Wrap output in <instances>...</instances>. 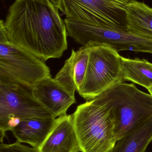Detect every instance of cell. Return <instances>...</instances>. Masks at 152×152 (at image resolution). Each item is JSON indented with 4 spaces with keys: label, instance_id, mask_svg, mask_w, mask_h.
<instances>
[{
    "label": "cell",
    "instance_id": "cell-1",
    "mask_svg": "<svg viewBox=\"0 0 152 152\" xmlns=\"http://www.w3.org/2000/svg\"><path fill=\"white\" fill-rule=\"evenodd\" d=\"M50 0H15L4 21L9 40L46 62L68 49V32Z\"/></svg>",
    "mask_w": 152,
    "mask_h": 152
},
{
    "label": "cell",
    "instance_id": "cell-2",
    "mask_svg": "<svg viewBox=\"0 0 152 152\" xmlns=\"http://www.w3.org/2000/svg\"><path fill=\"white\" fill-rule=\"evenodd\" d=\"M81 152H109L117 140L111 106L101 95L78 105L72 114Z\"/></svg>",
    "mask_w": 152,
    "mask_h": 152
},
{
    "label": "cell",
    "instance_id": "cell-3",
    "mask_svg": "<svg viewBox=\"0 0 152 152\" xmlns=\"http://www.w3.org/2000/svg\"><path fill=\"white\" fill-rule=\"evenodd\" d=\"M111 106L117 140L152 118V96L134 84L121 82L101 94Z\"/></svg>",
    "mask_w": 152,
    "mask_h": 152
},
{
    "label": "cell",
    "instance_id": "cell-4",
    "mask_svg": "<svg viewBox=\"0 0 152 152\" xmlns=\"http://www.w3.org/2000/svg\"><path fill=\"white\" fill-rule=\"evenodd\" d=\"M90 50L87 69L78 93L89 101L97 97L116 84L124 82L121 56L111 46L103 44H88Z\"/></svg>",
    "mask_w": 152,
    "mask_h": 152
},
{
    "label": "cell",
    "instance_id": "cell-5",
    "mask_svg": "<svg viewBox=\"0 0 152 152\" xmlns=\"http://www.w3.org/2000/svg\"><path fill=\"white\" fill-rule=\"evenodd\" d=\"M124 0H58L66 18L101 27L127 30Z\"/></svg>",
    "mask_w": 152,
    "mask_h": 152
},
{
    "label": "cell",
    "instance_id": "cell-6",
    "mask_svg": "<svg viewBox=\"0 0 152 152\" xmlns=\"http://www.w3.org/2000/svg\"><path fill=\"white\" fill-rule=\"evenodd\" d=\"M0 76L31 86L51 77L45 62L9 40L3 20L0 21Z\"/></svg>",
    "mask_w": 152,
    "mask_h": 152
},
{
    "label": "cell",
    "instance_id": "cell-7",
    "mask_svg": "<svg viewBox=\"0 0 152 152\" xmlns=\"http://www.w3.org/2000/svg\"><path fill=\"white\" fill-rule=\"evenodd\" d=\"M64 22L68 36L82 46L90 43L103 44L118 52L130 51L152 54V39L128 30L92 26L66 18Z\"/></svg>",
    "mask_w": 152,
    "mask_h": 152
},
{
    "label": "cell",
    "instance_id": "cell-8",
    "mask_svg": "<svg viewBox=\"0 0 152 152\" xmlns=\"http://www.w3.org/2000/svg\"><path fill=\"white\" fill-rule=\"evenodd\" d=\"M12 117L22 120L56 119L35 97L32 86L0 76V132Z\"/></svg>",
    "mask_w": 152,
    "mask_h": 152
},
{
    "label": "cell",
    "instance_id": "cell-9",
    "mask_svg": "<svg viewBox=\"0 0 152 152\" xmlns=\"http://www.w3.org/2000/svg\"><path fill=\"white\" fill-rule=\"evenodd\" d=\"M33 94L55 118L64 116L76 102L75 95L51 77L46 78L32 86Z\"/></svg>",
    "mask_w": 152,
    "mask_h": 152
},
{
    "label": "cell",
    "instance_id": "cell-10",
    "mask_svg": "<svg viewBox=\"0 0 152 152\" xmlns=\"http://www.w3.org/2000/svg\"><path fill=\"white\" fill-rule=\"evenodd\" d=\"M35 150L36 152H81L72 115L56 118L43 142Z\"/></svg>",
    "mask_w": 152,
    "mask_h": 152
},
{
    "label": "cell",
    "instance_id": "cell-11",
    "mask_svg": "<svg viewBox=\"0 0 152 152\" xmlns=\"http://www.w3.org/2000/svg\"><path fill=\"white\" fill-rule=\"evenodd\" d=\"M89 45L82 46L79 50H72L70 57L57 73L55 80L73 94L78 93L84 79L90 53Z\"/></svg>",
    "mask_w": 152,
    "mask_h": 152
},
{
    "label": "cell",
    "instance_id": "cell-12",
    "mask_svg": "<svg viewBox=\"0 0 152 152\" xmlns=\"http://www.w3.org/2000/svg\"><path fill=\"white\" fill-rule=\"evenodd\" d=\"M55 119L30 118L23 120L11 130L17 142L35 149L41 145L52 129Z\"/></svg>",
    "mask_w": 152,
    "mask_h": 152
},
{
    "label": "cell",
    "instance_id": "cell-13",
    "mask_svg": "<svg viewBox=\"0 0 152 152\" xmlns=\"http://www.w3.org/2000/svg\"><path fill=\"white\" fill-rule=\"evenodd\" d=\"M127 30L152 39V8L142 2L133 0L126 7Z\"/></svg>",
    "mask_w": 152,
    "mask_h": 152
},
{
    "label": "cell",
    "instance_id": "cell-14",
    "mask_svg": "<svg viewBox=\"0 0 152 152\" xmlns=\"http://www.w3.org/2000/svg\"><path fill=\"white\" fill-rule=\"evenodd\" d=\"M152 142V118L117 141L109 152H146Z\"/></svg>",
    "mask_w": 152,
    "mask_h": 152
},
{
    "label": "cell",
    "instance_id": "cell-15",
    "mask_svg": "<svg viewBox=\"0 0 152 152\" xmlns=\"http://www.w3.org/2000/svg\"><path fill=\"white\" fill-rule=\"evenodd\" d=\"M121 67L125 80L131 81L146 89L152 86V63L146 60L122 57Z\"/></svg>",
    "mask_w": 152,
    "mask_h": 152
},
{
    "label": "cell",
    "instance_id": "cell-16",
    "mask_svg": "<svg viewBox=\"0 0 152 152\" xmlns=\"http://www.w3.org/2000/svg\"><path fill=\"white\" fill-rule=\"evenodd\" d=\"M0 152H36L32 147L16 142L12 144H0Z\"/></svg>",
    "mask_w": 152,
    "mask_h": 152
},
{
    "label": "cell",
    "instance_id": "cell-17",
    "mask_svg": "<svg viewBox=\"0 0 152 152\" xmlns=\"http://www.w3.org/2000/svg\"><path fill=\"white\" fill-rule=\"evenodd\" d=\"M50 1H51V2L53 4L57 6V4H58V0H50Z\"/></svg>",
    "mask_w": 152,
    "mask_h": 152
},
{
    "label": "cell",
    "instance_id": "cell-18",
    "mask_svg": "<svg viewBox=\"0 0 152 152\" xmlns=\"http://www.w3.org/2000/svg\"><path fill=\"white\" fill-rule=\"evenodd\" d=\"M147 89L148 90V91H149L150 94H151L152 96V86L148 88Z\"/></svg>",
    "mask_w": 152,
    "mask_h": 152
},
{
    "label": "cell",
    "instance_id": "cell-19",
    "mask_svg": "<svg viewBox=\"0 0 152 152\" xmlns=\"http://www.w3.org/2000/svg\"><path fill=\"white\" fill-rule=\"evenodd\" d=\"M124 1H126L129 2L131 1H133V0H124Z\"/></svg>",
    "mask_w": 152,
    "mask_h": 152
},
{
    "label": "cell",
    "instance_id": "cell-20",
    "mask_svg": "<svg viewBox=\"0 0 152 152\" xmlns=\"http://www.w3.org/2000/svg\"></svg>",
    "mask_w": 152,
    "mask_h": 152
}]
</instances>
